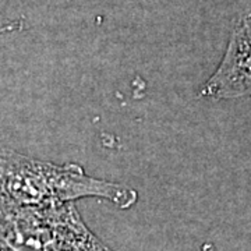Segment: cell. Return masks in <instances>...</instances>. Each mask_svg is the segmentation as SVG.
Instances as JSON below:
<instances>
[{
    "label": "cell",
    "instance_id": "1",
    "mask_svg": "<svg viewBox=\"0 0 251 251\" xmlns=\"http://www.w3.org/2000/svg\"><path fill=\"white\" fill-rule=\"evenodd\" d=\"M0 196L23 205L49 206L95 197L128 209L138 200L133 188L88 176L77 163L57 165L14 150H0Z\"/></svg>",
    "mask_w": 251,
    "mask_h": 251
},
{
    "label": "cell",
    "instance_id": "2",
    "mask_svg": "<svg viewBox=\"0 0 251 251\" xmlns=\"http://www.w3.org/2000/svg\"><path fill=\"white\" fill-rule=\"evenodd\" d=\"M88 232L73 202L32 206L0 196V244L9 251H62Z\"/></svg>",
    "mask_w": 251,
    "mask_h": 251
},
{
    "label": "cell",
    "instance_id": "3",
    "mask_svg": "<svg viewBox=\"0 0 251 251\" xmlns=\"http://www.w3.org/2000/svg\"><path fill=\"white\" fill-rule=\"evenodd\" d=\"M198 95L215 100L251 97V10L234 21L224 57Z\"/></svg>",
    "mask_w": 251,
    "mask_h": 251
},
{
    "label": "cell",
    "instance_id": "4",
    "mask_svg": "<svg viewBox=\"0 0 251 251\" xmlns=\"http://www.w3.org/2000/svg\"><path fill=\"white\" fill-rule=\"evenodd\" d=\"M62 251H112L109 250L108 247L103 243L99 240L98 237L92 232H88L87 234H84L80 240L74 243L73 246L64 249Z\"/></svg>",
    "mask_w": 251,
    "mask_h": 251
},
{
    "label": "cell",
    "instance_id": "5",
    "mask_svg": "<svg viewBox=\"0 0 251 251\" xmlns=\"http://www.w3.org/2000/svg\"><path fill=\"white\" fill-rule=\"evenodd\" d=\"M198 251H214V246H212L211 243H206V244H204Z\"/></svg>",
    "mask_w": 251,
    "mask_h": 251
},
{
    "label": "cell",
    "instance_id": "6",
    "mask_svg": "<svg viewBox=\"0 0 251 251\" xmlns=\"http://www.w3.org/2000/svg\"><path fill=\"white\" fill-rule=\"evenodd\" d=\"M0 251H9V250H7V249H6V247H3V246H1V244H0Z\"/></svg>",
    "mask_w": 251,
    "mask_h": 251
}]
</instances>
